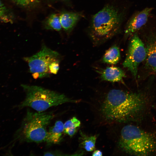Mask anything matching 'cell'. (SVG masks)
<instances>
[{"label": "cell", "mask_w": 156, "mask_h": 156, "mask_svg": "<svg viewBox=\"0 0 156 156\" xmlns=\"http://www.w3.org/2000/svg\"><path fill=\"white\" fill-rule=\"evenodd\" d=\"M149 83L135 91L113 89L105 95L99 111L104 122L125 123L153 116L156 90Z\"/></svg>", "instance_id": "6da1fadb"}, {"label": "cell", "mask_w": 156, "mask_h": 156, "mask_svg": "<svg viewBox=\"0 0 156 156\" xmlns=\"http://www.w3.org/2000/svg\"><path fill=\"white\" fill-rule=\"evenodd\" d=\"M124 124L118 141L121 151L130 155L156 156V122L153 117Z\"/></svg>", "instance_id": "7a4b0ae2"}, {"label": "cell", "mask_w": 156, "mask_h": 156, "mask_svg": "<svg viewBox=\"0 0 156 156\" xmlns=\"http://www.w3.org/2000/svg\"><path fill=\"white\" fill-rule=\"evenodd\" d=\"M126 13L125 8L112 2L92 15L87 31L93 44H101L118 34Z\"/></svg>", "instance_id": "3957f363"}, {"label": "cell", "mask_w": 156, "mask_h": 156, "mask_svg": "<svg viewBox=\"0 0 156 156\" xmlns=\"http://www.w3.org/2000/svg\"><path fill=\"white\" fill-rule=\"evenodd\" d=\"M22 87L26 96L24 100L19 105L20 108L29 107L40 112L64 103L79 101L69 98L64 94L41 86L23 84Z\"/></svg>", "instance_id": "277c9868"}, {"label": "cell", "mask_w": 156, "mask_h": 156, "mask_svg": "<svg viewBox=\"0 0 156 156\" xmlns=\"http://www.w3.org/2000/svg\"><path fill=\"white\" fill-rule=\"evenodd\" d=\"M54 115L52 112H34L28 110L16 138L22 142L40 143L45 141L47 127Z\"/></svg>", "instance_id": "5b68a950"}, {"label": "cell", "mask_w": 156, "mask_h": 156, "mask_svg": "<svg viewBox=\"0 0 156 156\" xmlns=\"http://www.w3.org/2000/svg\"><path fill=\"white\" fill-rule=\"evenodd\" d=\"M24 59L28 64L33 77L37 79L47 77L51 74L49 66L53 62L60 60V55L57 52L44 45L38 52Z\"/></svg>", "instance_id": "8992f818"}, {"label": "cell", "mask_w": 156, "mask_h": 156, "mask_svg": "<svg viewBox=\"0 0 156 156\" xmlns=\"http://www.w3.org/2000/svg\"><path fill=\"white\" fill-rule=\"evenodd\" d=\"M146 56V51L144 42L137 34H134L130 41L122 65L131 72L135 79L137 77L139 65L144 62Z\"/></svg>", "instance_id": "52a82bcc"}, {"label": "cell", "mask_w": 156, "mask_h": 156, "mask_svg": "<svg viewBox=\"0 0 156 156\" xmlns=\"http://www.w3.org/2000/svg\"><path fill=\"white\" fill-rule=\"evenodd\" d=\"M146 51L144 68L147 76H156V33L151 32L144 36Z\"/></svg>", "instance_id": "ba28073f"}, {"label": "cell", "mask_w": 156, "mask_h": 156, "mask_svg": "<svg viewBox=\"0 0 156 156\" xmlns=\"http://www.w3.org/2000/svg\"><path fill=\"white\" fill-rule=\"evenodd\" d=\"M152 9V8H146L141 11L136 12L131 17L125 27V38L135 33L146 24Z\"/></svg>", "instance_id": "9c48e42d"}, {"label": "cell", "mask_w": 156, "mask_h": 156, "mask_svg": "<svg viewBox=\"0 0 156 156\" xmlns=\"http://www.w3.org/2000/svg\"><path fill=\"white\" fill-rule=\"evenodd\" d=\"M82 12H64L59 16L62 28L65 31L70 33L77 22L84 17Z\"/></svg>", "instance_id": "30bf717a"}, {"label": "cell", "mask_w": 156, "mask_h": 156, "mask_svg": "<svg viewBox=\"0 0 156 156\" xmlns=\"http://www.w3.org/2000/svg\"><path fill=\"white\" fill-rule=\"evenodd\" d=\"M98 72L102 80L112 82H123V79L126 77L123 70L116 66L108 67Z\"/></svg>", "instance_id": "8fae6325"}, {"label": "cell", "mask_w": 156, "mask_h": 156, "mask_svg": "<svg viewBox=\"0 0 156 156\" xmlns=\"http://www.w3.org/2000/svg\"><path fill=\"white\" fill-rule=\"evenodd\" d=\"M64 132L63 122L60 120L56 121L47 131L45 142L48 146L59 144L62 140Z\"/></svg>", "instance_id": "7c38bea8"}, {"label": "cell", "mask_w": 156, "mask_h": 156, "mask_svg": "<svg viewBox=\"0 0 156 156\" xmlns=\"http://www.w3.org/2000/svg\"><path fill=\"white\" fill-rule=\"evenodd\" d=\"M120 58V54L118 47L114 45L105 52L102 58L103 62L110 64H117Z\"/></svg>", "instance_id": "4fadbf2b"}, {"label": "cell", "mask_w": 156, "mask_h": 156, "mask_svg": "<svg viewBox=\"0 0 156 156\" xmlns=\"http://www.w3.org/2000/svg\"><path fill=\"white\" fill-rule=\"evenodd\" d=\"M81 124L80 120L74 117L64 124V132L71 137L76 133Z\"/></svg>", "instance_id": "5bb4252c"}, {"label": "cell", "mask_w": 156, "mask_h": 156, "mask_svg": "<svg viewBox=\"0 0 156 156\" xmlns=\"http://www.w3.org/2000/svg\"><path fill=\"white\" fill-rule=\"evenodd\" d=\"M81 133L80 146L87 151H93L95 149L96 135L88 136L82 133Z\"/></svg>", "instance_id": "9a60e30c"}, {"label": "cell", "mask_w": 156, "mask_h": 156, "mask_svg": "<svg viewBox=\"0 0 156 156\" xmlns=\"http://www.w3.org/2000/svg\"><path fill=\"white\" fill-rule=\"evenodd\" d=\"M47 29L59 31L62 27L60 21L59 15L57 14H53L47 18L45 22Z\"/></svg>", "instance_id": "2e32d148"}, {"label": "cell", "mask_w": 156, "mask_h": 156, "mask_svg": "<svg viewBox=\"0 0 156 156\" xmlns=\"http://www.w3.org/2000/svg\"><path fill=\"white\" fill-rule=\"evenodd\" d=\"M60 60L55 61L51 64L49 66V70L51 74H56L59 69Z\"/></svg>", "instance_id": "e0dca14e"}, {"label": "cell", "mask_w": 156, "mask_h": 156, "mask_svg": "<svg viewBox=\"0 0 156 156\" xmlns=\"http://www.w3.org/2000/svg\"><path fill=\"white\" fill-rule=\"evenodd\" d=\"M18 4L24 6H27L35 3L38 0H13Z\"/></svg>", "instance_id": "ac0fdd59"}, {"label": "cell", "mask_w": 156, "mask_h": 156, "mask_svg": "<svg viewBox=\"0 0 156 156\" xmlns=\"http://www.w3.org/2000/svg\"><path fill=\"white\" fill-rule=\"evenodd\" d=\"M6 10L3 3L0 0V20L4 17L6 14Z\"/></svg>", "instance_id": "d6986e66"}, {"label": "cell", "mask_w": 156, "mask_h": 156, "mask_svg": "<svg viewBox=\"0 0 156 156\" xmlns=\"http://www.w3.org/2000/svg\"><path fill=\"white\" fill-rule=\"evenodd\" d=\"M103 155L102 152L99 150H96L92 153L93 156H101Z\"/></svg>", "instance_id": "ffe728a7"}, {"label": "cell", "mask_w": 156, "mask_h": 156, "mask_svg": "<svg viewBox=\"0 0 156 156\" xmlns=\"http://www.w3.org/2000/svg\"><path fill=\"white\" fill-rule=\"evenodd\" d=\"M153 109H154L155 110L156 112V103H155L154 104L153 107Z\"/></svg>", "instance_id": "44dd1931"}]
</instances>
